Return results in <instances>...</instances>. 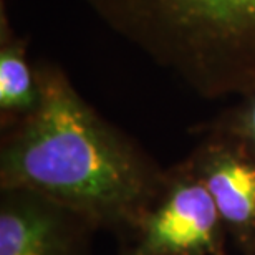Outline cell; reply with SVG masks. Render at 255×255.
Instances as JSON below:
<instances>
[{
	"label": "cell",
	"mask_w": 255,
	"mask_h": 255,
	"mask_svg": "<svg viewBox=\"0 0 255 255\" xmlns=\"http://www.w3.org/2000/svg\"><path fill=\"white\" fill-rule=\"evenodd\" d=\"M0 7V128L7 131L38 110L42 101L37 63L28 60L27 40L15 33Z\"/></svg>",
	"instance_id": "8992f818"
},
{
	"label": "cell",
	"mask_w": 255,
	"mask_h": 255,
	"mask_svg": "<svg viewBox=\"0 0 255 255\" xmlns=\"http://www.w3.org/2000/svg\"><path fill=\"white\" fill-rule=\"evenodd\" d=\"M199 134H221L232 137L255 152V91L244 95L221 111L209 123L194 128Z\"/></svg>",
	"instance_id": "52a82bcc"
},
{
	"label": "cell",
	"mask_w": 255,
	"mask_h": 255,
	"mask_svg": "<svg viewBox=\"0 0 255 255\" xmlns=\"http://www.w3.org/2000/svg\"><path fill=\"white\" fill-rule=\"evenodd\" d=\"M186 161L211 194L229 241L241 255H255V152L232 137L201 134Z\"/></svg>",
	"instance_id": "5b68a950"
},
{
	"label": "cell",
	"mask_w": 255,
	"mask_h": 255,
	"mask_svg": "<svg viewBox=\"0 0 255 255\" xmlns=\"http://www.w3.org/2000/svg\"><path fill=\"white\" fill-rule=\"evenodd\" d=\"M227 241L211 194L184 157L166 169L161 191L118 255H227Z\"/></svg>",
	"instance_id": "3957f363"
},
{
	"label": "cell",
	"mask_w": 255,
	"mask_h": 255,
	"mask_svg": "<svg viewBox=\"0 0 255 255\" xmlns=\"http://www.w3.org/2000/svg\"><path fill=\"white\" fill-rule=\"evenodd\" d=\"M95 224L27 189H0V255H95Z\"/></svg>",
	"instance_id": "277c9868"
},
{
	"label": "cell",
	"mask_w": 255,
	"mask_h": 255,
	"mask_svg": "<svg viewBox=\"0 0 255 255\" xmlns=\"http://www.w3.org/2000/svg\"><path fill=\"white\" fill-rule=\"evenodd\" d=\"M42 101L2 131L0 189H27L80 212L123 242L161 191L166 169L90 105L58 63H37Z\"/></svg>",
	"instance_id": "6da1fadb"
},
{
	"label": "cell",
	"mask_w": 255,
	"mask_h": 255,
	"mask_svg": "<svg viewBox=\"0 0 255 255\" xmlns=\"http://www.w3.org/2000/svg\"><path fill=\"white\" fill-rule=\"evenodd\" d=\"M105 27L206 100L255 91V0H85Z\"/></svg>",
	"instance_id": "7a4b0ae2"
}]
</instances>
